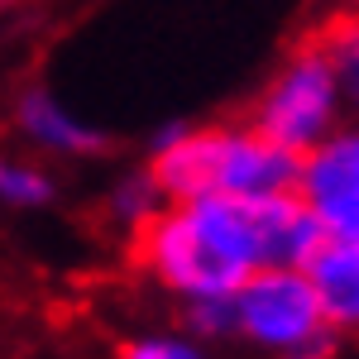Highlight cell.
Instances as JSON below:
<instances>
[{
    "label": "cell",
    "instance_id": "8992f818",
    "mask_svg": "<svg viewBox=\"0 0 359 359\" xmlns=\"http://www.w3.org/2000/svg\"><path fill=\"white\" fill-rule=\"evenodd\" d=\"M15 120H20V135H25L34 149H43V154L77 158V154H96V149L106 144V135H101L86 115H77L67 101H57L53 91H43V86H34V91L20 96Z\"/></svg>",
    "mask_w": 359,
    "mask_h": 359
},
{
    "label": "cell",
    "instance_id": "3957f363",
    "mask_svg": "<svg viewBox=\"0 0 359 359\" xmlns=\"http://www.w3.org/2000/svg\"><path fill=\"white\" fill-rule=\"evenodd\" d=\"M225 335L273 359H326L335 331L306 269H259L225 302Z\"/></svg>",
    "mask_w": 359,
    "mask_h": 359
},
{
    "label": "cell",
    "instance_id": "ba28073f",
    "mask_svg": "<svg viewBox=\"0 0 359 359\" xmlns=\"http://www.w3.org/2000/svg\"><path fill=\"white\" fill-rule=\"evenodd\" d=\"M53 177L29 158H0V206L5 211H43L53 206Z\"/></svg>",
    "mask_w": 359,
    "mask_h": 359
},
{
    "label": "cell",
    "instance_id": "7a4b0ae2",
    "mask_svg": "<svg viewBox=\"0 0 359 359\" xmlns=\"http://www.w3.org/2000/svg\"><path fill=\"white\" fill-rule=\"evenodd\" d=\"M149 177L163 201H201V196H269L297 187V154L278 149L254 125H201L168 135Z\"/></svg>",
    "mask_w": 359,
    "mask_h": 359
},
{
    "label": "cell",
    "instance_id": "8fae6325",
    "mask_svg": "<svg viewBox=\"0 0 359 359\" xmlns=\"http://www.w3.org/2000/svg\"><path fill=\"white\" fill-rule=\"evenodd\" d=\"M125 359H206V355L182 335H139L135 345H125Z\"/></svg>",
    "mask_w": 359,
    "mask_h": 359
},
{
    "label": "cell",
    "instance_id": "9c48e42d",
    "mask_svg": "<svg viewBox=\"0 0 359 359\" xmlns=\"http://www.w3.org/2000/svg\"><path fill=\"white\" fill-rule=\"evenodd\" d=\"M321 48L331 53L335 72H340L345 106H350V111H359V15H355V20H340V25H331V34L321 39Z\"/></svg>",
    "mask_w": 359,
    "mask_h": 359
},
{
    "label": "cell",
    "instance_id": "277c9868",
    "mask_svg": "<svg viewBox=\"0 0 359 359\" xmlns=\"http://www.w3.org/2000/svg\"><path fill=\"white\" fill-rule=\"evenodd\" d=\"M340 115H345L340 72H335L331 53L321 43H311V48H297L269 77V86L254 101L249 125L259 135H269L278 149L302 158L306 149H316L331 130H340Z\"/></svg>",
    "mask_w": 359,
    "mask_h": 359
},
{
    "label": "cell",
    "instance_id": "52a82bcc",
    "mask_svg": "<svg viewBox=\"0 0 359 359\" xmlns=\"http://www.w3.org/2000/svg\"><path fill=\"white\" fill-rule=\"evenodd\" d=\"M306 278L331 331H359V240H321L306 259Z\"/></svg>",
    "mask_w": 359,
    "mask_h": 359
},
{
    "label": "cell",
    "instance_id": "30bf717a",
    "mask_svg": "<svg viewBox=\"0 0 359 359\" xmlns=\"http://www.w3.org/2000/svg\"><path fill=\"white\" fill-rule=\"evenodd\" d=\"M158 206H163V196H158V187H154V177H149V172L125 177V182L115 187V201H111V211L120 216V225H130V230H139V225L149 221Z\"/></svg>",
    "mask_w": 359,
    "mask_h": 359
},
{
    "label": "cell",
    "instance_id": "5b68a950",
    "mask_svg": "<svg viewBox=\"0 0 359 359\" xmlns=\"http://www.w3.org/2000/svg\"><path fill=\"white\" fill-rule=\"evenodd\" d=\"M302 206L321 235L359 240V125H340L297 158V187Z\"/></svg>",
    "mask_w": 359,
    "mask_h": 359
},
{
    "label": "cell",
    "instance_id": "6da1fadb",
    "mask_svg": "<svg viewBox=\"0 0 359 359\" xmlns=\"http://www.w3.org/2000/svg\"><path fill=\"white\" fill-rule=\"evenodd\" d=\"M139 264L187 306L225 302L259 269H306L326 240L297 192L163 201L135 230Z\"/></svg>",
    "mask_w": 359,
    "mask_h": 359
}]
</instances>
